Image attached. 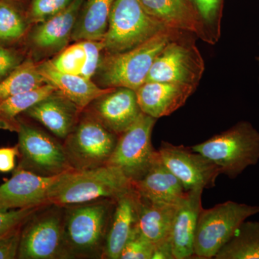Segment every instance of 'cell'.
I'll return each mask as SVG.
<instances>
[{
    "label": "cell",
    "instance_id": "cell-1",
    "mask_svg": "<svg viewBox=\"0 0 259 259\" xmlns=\"http://www.w3.org/2000/svg\"><path fill=\"white\" fill-rule=\"evenodd\" d=\"M115 200L64 207L61 259L102 258Z\"/></svg>",
    "mask_w": 259,
    "mask_h": 259
},
{
    "label": "cell",
    "instance_id": "cell-2",
    "mask_svg": "<svg viewBox=\"0 0 259 259\" xmlns=\"http://www.w3.org/2000/svg\"><path fill=\"white\" fill-rule=\"evenodd\" d=\"M132 186L120 170L110 165L81 171L71 170L62 174L53 185L49 202L67 207L98 199H116Z\"/></svg>",
    "mask_w": 259,
    "mask_h": 259
},
{
    "label": "cell",
    "instance_id": "cell-3",
    "mask_svg": "<svg viewBox=\"0 0 259 259\" xmlns=\"http://www.w3.org/2000/svg\"><path fill=\"white\" fill-rule=\"evenodd\" d=\"M176 30L165 29L137 47L105 54L96 74L102 88H125L136 91L146 82L156 56L173 38Z\"/></svg>",
    "mask_w": 259,
    "mask_h": 259
},
{
    "label": "cell",
    "instance_id": "cell-4",
    "mask_svg": "<svg viewBox=\"0 0 259 259\" xmlns=\"http://www.w3.org/2000/svg\"><path fill=\"white\" fill-rule=\"evenodd\" d=\"M219 168L221 175L235 179L259 161V132L247 121H241L221 134L191 146Z\"/></svg>",
    "mask_w": 259,
    "mask_h": 259
},
{
    "label": "cell",
    "instance_id": "cell-5",
    "mask_svg": "<svg viewBox=\"0 0 259 259\" xmlns=\"http://www.w3.org/2000/svg\"><path fill=\"white\" fill-rule=\"evenodd\" d=\"M259 213V206L227 201L199 214L194 243V258H214L242 223Z\"/></svg>",
    "mask_w": 259,
    "mask_h": 259
},
{
    "label": "cell",
    "instance_id": "cell-6",
    "mask_svg": "<svg viewBox=\"0 0 259 259\" xmlns=\"http://www.w3.org/2000/svg\"><path fill=\"white\" fill-rule=\"evenodd\" d=\"M117 139V135L85 109L72 132L63 141V146L70 165L81 171L107 164Z\"/></svg>",
    "mask_w": 259,
    "mask_h": 259
},
{
    "label": "cell",
    "instance_id": "cell-7",
    "mask_svg": "<svg viewBox=\"0 0 259 259\" xmlns=\"http://www.w3.org/2000/svg\"><path fill=\"white\" fill-rule=\"evenodd\" d=\"M168 29L145 11L139 0H115L102 42L105 54L124 52Z\"/></svg>",
    "mask_w": 259,
    "mask_h": 259
},
{
    "label": "cell",
    "instance_id": "cell-8",
    "mask_svg": "<svg viewBox=\"0 0 259 259\" xmlns=\"http://www.w3.org/2000/svg\"><path fill=\"white\" fill-rule=\"evenodd\" d=\"M18 147L21 163L18 169L42 177H56L71 170L63 143L44 130L19 118Z\"/></svg>",
    "mask_w": 259,
    "mask_h": 259
},
{
    "label": "cell",
    "instance_id": "cell-9",
    "mask_svg": "<svg viewBox=\"0 0 259 259\" xmlns=\"http://www.w3.org/2000/svg\"><path fill=\"white\" fill-rule=\"evenodd\" d=\"M65 207L48 204L24 223L18 258L61 259Z\"/></svg>",
    "mask_w": 259,
    "mask_h": 259
},
{
    "label": "cell",
    "instance_id": "cell-10",
    "mask_svg": "<svg viewBox=\"0 0 259 259\" xmlns=\"http://www.w3.org/2000/svg\"><path fill=\"white\" fill-rule=\"evenodd\" d=\"M156 119L141 112L128 128L118 136L107 164L120 170L131 182L142 178L158 156L151 136Z\"/></svg>",
    "mask_w": 259,
    "mask_h": 259
},
{
    "label": "cell",
    "instance_id": "cell-11",
    "mask_svg": "<svg viewBox=\"0 0 259 259\" xmlns=\"http://www.w3.org/2000/svg\"><path fill=\"white\" fill-rule=\"evenodd\" d=\"M204 69L197 47L173 37L156 56L146 81L186 83L197 88Z\"/></svg>",
    "mask_w": 259,
    "mask_h": 259
},
{
    "label": "cell",
    "instance_id": "cell-12",
    "mask_svg": "<svg viewBox=\"0 0 259 259\" xmlns=\"http://www.w3.org/2000/svg\"><path fill=\"white\" fill-rule=\"evenodd\" d=\"M83 0H74L64 11L35 24L25 38V48L34 61L47 60L69 46Z\"/></svg>",
    "mask_w": 259,
    "mask_h": 259
},
{
    "label": "cell",
    "instance_id": "cell-13",
    "mask_svg": "<svg viewBox=\"0 0 259 259\" xmlns=\"http://www.w3.org/2000/svg\"><path fill=\"white\" fill-rule=\"evenodd\" d=\"M162 163L182 182L187 191L212 188L221 175L209 158L190 147L161 141L157 150Z\"/></svg>",
    "mask_w": 259,
    "mask_h": 259
},
{
    "label": "cell",
    "instance_id": "cell-14",
    "mask_svg": "<svg viewBox=\"0 0 259 259\" xmlns=\"http://www.w3.org/2000/svg\"><path fill=\"white\" fill-rule=\"evenodd\" d=\"M61 175L42 177L25 170H17L11 179L0 185V209L51 204L49 193Z\"/></svg>",
    "mask_w": 259,
    "mask_h": 259
},
{
    "label": "cell",
    "instance_id": "cell-15",
    "mask_svg": "<svg viewBox=\"0 0 259 259\" xmlns=\"http://www.w3.org/2000/svg\"><path fill=\"white\" fill-rule=\"evenodd\" d=\"M114 134L120 136L141 115L136 91L113 88L94 100L86 108Z\"/></svg>",
    "mask_w": 259,
    "mask_h": 259
},
{
    "label": "cell",
    "instance_id": "cell-16",
    "mask_svg": "<svg viewBox=\"0 0 259 259\" xmlns=\"http://www.w3.org/2000/svg\"><path fill=\"white\" fill-rule=\"evenodd\" d=\"M142 202L133 186L116 199L102 258H120L124 245L137 231Z\"/></svg>",
    "mask_w": 259,
    "mask_h": 259
},
{
    "label": "cell",
    "instance_id": "cell-17",
    "mask_svg": "<svg viewBox=\"0 0 259 259\" xmlns=\"http://www.w3.org/2000/svg\"><path fill=\"white\" fill-rule=\"evenodd\" d=\"M82 110L56 90L24 114L41 124L55 137L64 140L74 130Z\"/></svg>",
    "mask_w": 259,
    "mask_h": 259
},
{
    "label": "cell",
    "instance_id": "cell-18",
    "mask_svg": "<svg viewBox=\"0 0 259 259\" xmlns=\"http://www.w3.org/2000/svg\"><path fill=\"white\" fill-rule=\"evenodd\" d=\"M195 89L186 83L146 81L136 93L141 112L158 119L185 105Z\"/></svg>",
    "mask_w": 259,
    "mask_h": 259
},
{
    "label": "cell",
    "instance_id": "cell-19",
    "mask_svg": "<svg viewBox=\"0 0 259 259\" xmlns=\"http://www.w3.org/2000/svg\"><path fill=\"white\" fill-rule=\"evenodd\" d=\"M202 189L187 191L180 202L170 236L175 259L193 258L194 237L202 205Z\"/></svg>",
    "mask_w": 259,
    "mask_h": 259
},
{
    "label": "cell",
    "instance_id": "cell-20",
    "mask_svg": "<svg viewBox=\"0 0 259 259\" xmlns=\"http://www.w3.org/2000/svg\"><path fill=\"white\" fill-rule=\"evenodd\" d=\"M141 198L151 203L179 204L187 194L182 182L164 166L158 155L142 178L132 182Z\"/></svg>",
    "mask_w": 259,
    "mask_h": 259
},
{
    "label": "cell",
    "instance_id": "cell-21",
    "mask_svg": "<svg viewBox=\"0 0 259 259\" xmlns=\"http://www.w3.org/2000/svg\"><path fill=\"white\" fill-rule=\"evenodd\" d=\"M145 11L170 30L194 32L209 41L199 15L187 0H139Z\"/></svg>",
    "mask_w": 259,
    "mask_h": 259
},
{
    "label": "cell",
    "instance_id": "cell-22",
    "mask_svg": "<svg viewBox=\"0 0 259 259\" xmlns=\"http://www.w3.org/2000/svg\"><path fill=\"white\" fill-rule=\"evenodd\" d=\"M104 52L102 40H81L67 46L47 60L56 70L93 79L101 64Z\"/></svg>",
    "mask_w": 259,
    "mask_h": 259
},
{
    "label": "cell",
    "instance_id": "cell-23",
    "mask_svg": "<svg viewBox=\"0 0 259 259\" xmlns=\"http://www.w3.org/2000/svg\"><path fill=\"white\" fill-rule=\"evenodd\" d=\"M38 69L48 83L81 110H85L94 100L113 89L100 88L92 79L56 70L48 60L38 62Z\"/></svg>",
    "mask_w": 259,
    "mask_h": 259
},
{
    "label": "cell",
    "instance_id": "cell-24",
    "mask_svg": "<svg viewBox=\"0 0 259 259\" xmlns=\"http://www.w3.org/2000/svg\"><path fill=\"white\" fill-rule=\"evenodd\" d=\"M138 221V233L156 245L170 241L179 204L151 203L142 199Z\"/></svg>",
    "mask_w": 259,
    "mask_h": 259
},
{
    "label": "cell",
    "instance_id": "cell-25",
    "mask_svg": "<svg viewBox=\"0 0 259 259\" xmlns=\"http://www.w3.org/2000/svg\"><path fill=\"white\" fill-rule=\"evenodd\" d=\"M115 0H83L73 31L71 41H102L108 28Z\"/></svg>",
    "mask_w": 259,
    "mask_h": 259
},
{
    "label": "cell",
    "instance_id": "cell-26",
    "mask_svg": "<svg viewBox=\"0 0 259 259\" xmlns=\"http://www.w3.org/2000/svg\"><path fill=\"white\" fill-rule=\"evenodd\" d=\"M56 90H57L53 85L48 83L0 102V128L18 131L20 115Z\"/></svg>",
    "mask_w": 259,
    "mask_h": 259
},
{
    "label": "cell",
    "instance_id": "cell-27",
    "mask_svg": "<svg viewBox=\"0 0 259 259\" xmlns=\"http://www.w3.org/2000/svg\"><path fill=\"white\" fill-rule=\"evenodd\" d=\"M47 83V80L39 71L38 62L28 56L0 82V102L19 94L40 88Z\"/></svg>",
    "mask_w": 259,
    "mask_h": 259
},
{
    "label": "cell",
    "instance_id": "cell-28",
    "mask_svg": "<svg viewBox=\"0 0 259 259\" xmlns=\"http://www.w3.org/2000/svg\"><path fill=\"white\" fill-rule=\"evenodd\" d=\"M215 259H259V222L245 221Z\"/></svg>",
    "mask_w": 259,
    "mask_h": 259
},
{
    "label": "cell",
    "instance_id": "cell-29",
    "mask_svg": "<svg viewBox=\"0 0 259 259\" xmlns=\"http://www.w3.org/2000/svg\"><path fill=\"white\" fill-rule=\"evenodd\" d=\"M25 10L10 0H0V44L16 46L29 32Z\"/></svg>",
    "mask_w": 259,
    "mask_h": 259
},
{
    "label": "cell",
    "instance_id": "cell-30",
    "mask_svg": "<svg viewBox=\"0 0 259 259\" xmlns=\"http://www.w3.org/2000/svg\"><path fill=\"white\" fill-rule=\"evenodd\" d=\"M74 0H30L25 10L30 25L42 23L66 10Z\"/></svg>",
    "mask_w": 259,
    "mask_h": 259
},
{
    "label": "cell",
    "instance_id": "cell-31",
    "mask_svg": "<svg viewBox=\"0 0 259 259\" xmlns=\"http://www.w3.org/2000/svg\"><path fill=\"white\" fill-rule=\"evenodd\" d=\"M28 57L25 47L0 44V82Z\"/></svg>",
    "mask_w": 259,
    "mask_h": 259
},
{
    "label": "cell",
    "instance_id": "cell-32",
    "mask_svg": "<svg viewBox=\"0 0 259 259\" xmlns=\"http://www.w3.org/2000/svg\"><path fill=\"white\" fill-rule=\"evenodd\" d=\"M154 248L136 231L124 245L119 259H151Z\"/></svg>",
    "mask_w": 259,
    "mask_h": 259
},
{
    "label": "cell",
    "instance_id": "cell-33",
    "mask_svg": "<svg viewBox=\"0 0 259 259\" xmlns=\"http://www.w3.org/2000/svg\"><path fill=\"white\" fill-rule=\"evenodd\" d=\"M42 207L44 206L20 209H0V236L15 227L23 224L33 213Z\"/></svg>",
    "mask_w": 259,
    "mask_h": 259
},
{
    "label": "cell",
    "instance_id": "cell-34",
    "mask_svg": "<svg viewBox=\"0 0 259 259\" xmlns=\"http://www.w3.org/2000/svg\"><path fill=\"white\" fill-rule=\"evenodd\" d=\"M24 223L0 236V259H13L18 256Z\"/></svg>",
    "mask_w": 259,
    "mask_h": 259
},
{
    "label": "cell",
    "instance_id": "cell-35",
    "mask_svg": "<svg viewBox=\"0 0 259 259\" xmlns=\"http://www.w3.org/2000/svg\"><path fill=\"white\" fill-rule=\"evenodd\" d=\"M221 0H193L203 25L213 27L217 20Z\"/></svg>",
    "mask_w": 259,
    "mask_h": 259
},
{
    "label": "cell",
    "instance_id": "cell-36",
    "mask_svg": "<svg viewBox=\"0 0 259 259\" xmlns=\"http://www.w3.org/2000/svg\"><path fill=\"white\" fill-rule=\"evenodd\" d=\"M19 154L18 146L0 148V172L13 171L15 166V158Z\"/></svg>",
    "mask_w": 259,
    "mask_h": 259
},
{
    "label": "cell",
    "instance_id": "cell-37",
    "mask_svg": "<svg viewBox=\"0 0 259 259\" xmlns=\"http://www.w3.org/2000/svg\"><path fill=\"white\" fill-rule=\"evenodd\" d=\"M10 1L13 2L15 4L20 5L23 8V5L28 3V0H10Z\"/></svg>",
    "mask_w": 259,
    "mask_h": 259
},
{
    "label": "cell",
    "instance_id": "cell-38",
    "mask_svg": "<svg viewBox=\"0 0 259 259\" xmlns=\"http://www.w3.org/2000/svg\"><path fill=\"white\" fill-rule=\"evenodd\" d=\"M257 61H258V65H259V56H258V57H257Z\"/></svg>",
    "mask_w": 259,
    "mask_h": 259
}]
</instances>
